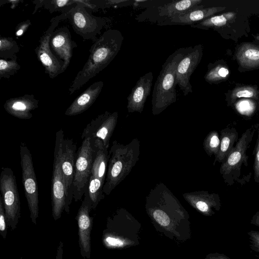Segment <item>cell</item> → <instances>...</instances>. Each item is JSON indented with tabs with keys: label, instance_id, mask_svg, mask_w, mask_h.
<instances>
[{
	"label": "cell",
	"instance_id": "obj_1",
	"mask_svg": "<svg viewBox=\"0 0 259 259\" xmlns=\"http://www.w3.org/2000/svg\"><path fill=\"white\" fill-rule=\"evenodd\" d=\"M124 37L116 29L104 31L90 50L89 58L68 89L70 95L80 89L91 79L105 69L120 51Z\"/></svg>",
	"mask_w": 259,
	"mask_h": 259
},
{
	"label": "cell",
	"instance_id": "obj_2",
	"mask_svg": "<svg viewBox=\"0 0 259 259\" xmlns=\"http://www.w3.org/2000/svg\"><path fill=\"white\" fill-rule=\"evenodd\" d=\"M108 162L103 192L109 195L131 172L139 160L140 142L137 138L123 144L114 140L109 151Z\"/></svg>",
	"mask_w": 259,
	"mask_h": 259
},
{
	"label": "cell",
	"instance_id": "obj_3",
	"mask_svg": "<svg viewBox=\"0 0 259 259\" xmlns=\"http://www.w3.org/2000/svg\"><path fill=\"white\" fill-rule=\"evenodd\" d=\"M185 48L176 50L162 66L152 93V113L157 115L177 100L176 68L183 57Z\"/></svg>",
	"mask_w": 259,
	"mask_h": 259
},
{
	"label": "cell",
	"instance_id": "obj_4",
	"mask_svg": "<svg viewBox=\"0 0 259 259\" xmlns=\"http://www.w3.org/2000/svg\"><path fill=\"white\" fill-rule=\"evenodd\" d=\"M258 127L259 124L256 123L247 128L239 138L225 160L222 163L220 172L227 185L232 186L235 183L243 185L246 183L241 178V169L243 165L245 166L248 165L247 150Z\"/></svg>",
	"mask_w": 259,
	"mask_h": 259
},
{
	"label": "cell",
	"instance_id": "obj_5",
	"mask_svg": "<svg viewBox=\"0 0 259 259\" xmlns=\"http://www.w3.org/2000/svg\"><path fill=\"white\" fill-rule=\"evenodd\" d=\"M92 9L82 1H77L76 4L65 13H62L64 19H68L74 31L84 41L92 40L95 42L101 35L103 29L109 22L107 18L96 16Z\"/></svg>",
	"mask_w": 259,
	"mask_h": 259
},
{
	"label": "cell",
	"instance_id": "obj_6",
	"mask_svg": "<svg viewBox=\"0 0 259 259\" xmlns=\"http://www.w3.org/2000/svg\"><path fill=\"white\" fill-rule=\"evenodd\" d=\"M203 0L155 1V4L142 1L146 9L138 15V22H147L159 24L176 16L204 5Z\"/></svg>",
	"mask_w": 259,
	"mask_h": 259
},
{
	"label": "cell",
	"instance_id": "obj_7",
	"mask_svg": "<svg viewBox=\"0 0 259 259\" xmlns=\"http://www.w3.org/2000/svg\"><path fill=\"white\" fill-rule=\"evenodd\" d=\"M118 117L117 111H106L92 119L84 128L81 139H89L94 154L99 149H108Z\"/></svg>",
	"mask_w": 259,
	"mask_h": 259
},
{
	"label": "cell",
	"instance_id": "obj_8",
	"mask_svg": "<svg viewBox=\"0 0 259 259\" xmlns=\"http://www.w3.org/2000/svg\"><path fill=\"white\" fill-rule=\"evenodd\" d=\"M0 191L8 226L14 230L21 216V207L16 177L10 167L2 168Z\"/></svg>",
	"mask_w": 259,
	"mask_h": 259
},
{
	"label": "cell",
	"instance_id": "obj_9",
	"mask_svg": "<svg viewBox=\"0 0 259 259\" xmlns=\"http://www.w3.org/2000/svg\"><path fill=\"white\" fill-rule=\"evenodd\" d=\"M64 134L62 130L56 133L51 185L52 216L59 219L66 207V188L61 168L62 145Z\"/></svg>",
	"mask_w": 259,
	"mask_h": 259
},
{
	"label": "cell",
	"instance_id": "obj_10",
	"mask_svg": "<svg viewBox=\"0 0 259 259\" xmlns=\"http://www.w3.org/2000/svg\"><path fill=\"white\" fill-rule=\"evenodd\" d=\"M22 181L30 211L31 222L36 225L38 217V194L37 179L33 167L32 155L24 143L20 145Z\"/></svg>",
	"mask_w": 259,
	"mask_h": 259
},
{
	"label": "cell",
	"instance_id": "obj_11",
	"mask_svg": "<svg viewBox=\"0 0 259 259\" xmlns=\"http://www.w3.org/2000/svg\"><path fill=\"white\" fill-rule=\"evenodd\" d=\"M94 153L88 138L82 140L76 154L73 182V197L75 202L81 200L92 175Z\"/></svg>",
	"mask_w": 259,
	"mask_h": 259
},
{
	"label": "cell",
	"instance_id": "obj_12",
	"mask_svg": "<svg viewBox=\"0 0 259 259\" xmlns=\"http://www.w3.org/2000/svg\"><path fill=\"white\" fill-rule=\"evenodd\" d=\"M61 20H64L62 13L51 20L50 25L41 36L39 44L35 49L37 59L44 66L45 72L52 79L64 72L63 62L54 55L50 45L51 35Z\"/></svg>",
	"mask_w": 259,
	"mask_h": 259
},
{
	"label": "cell",
	"instance_id": "obj_13",
	"mask_svg": "<svg viewBox=\"0 0 259 259\" xmlns=\"http://www.w3.org/2000/svg\"><path fill=\"white\" fill-rule=\"evenodd\" d=\"M203 54V47L199 44L185 48L184 54L176 68L177 84L184 96L193 93L190 78L200 63Z\"/></svg>",
	"mask_w": 259,
	"mask_h": 259
},
{
	"label": "cell",
	"instance_id": "obj_14",
	"mask_svg": "<svg viewBox=\"0 0 259 259\" xmlns=\"http://www.w3.org/2000/svg\"><path fill=\"white\" fill-rule=\"evenodd\" d=\"M84 195V199L78 210L75 220L78 225V243L80 254L84 259H90L91 232L93 227V218L90 217V213L93 207L88 189Z\"/></svg>",
	"mask_w": 259,
	"mask_h": 259
},
{
	"label": "cell",
	"instance_id": "obj_15",
	"mask_svg": "<svg viewBox=\"0 0 259 259\" xmlns=\"http://www.w3.org/2000/svg\"><path fill=\"white\" fill-rule=\"evenodd\" d=\"M76 154V144L72 139L64 138L62 145L61 168L66 188V200L64 211L68 214L70 212V205L73 199V182Z\"/></svg>",
	"mask_w": 259,
	"mask_h": 259
},
{
	"label": "cell",
	"instance_id": "obj_16",
	"mask_svg": "<svg viewBox=\"0 0 259 259\" xmlns=\"http://www.w3.org/2000/svg\"><path fill=\"white\" fill-rule=\"evenodd\" d=\"M50 45L54 55L63 62L64 72L70 64L73 50L77 47L76 43L71 39L68 28L62 27L55 29L51 35Z\"/></svg>",
	"mask_w": 259,
	"mask_h": 259
},
{
	"label": "cell",
	"instance_id": "obj_17",
	"mask_svg": "<svg viewBox=\"0 0 259 259\" xmlns=\"http://www.w3.org/2000/svg\"><path fill=\"white\" fill-rule=\"evenodd\" d=\"M153 73L149 72L141 76L127 97L126 108L128 113H141L150 95L153 82Z\"/></svg>",
	"mask_w": 259,
	"mask_h": 259
},
{
	"label": "cell",
	"instance_id": "obj_18",
	"mask_svg": "<svg viewBox=\"0 0 259 259\" xmlns=\"http://www.w3.org/2000/svg\"><path fill=\"white\" fill-rule=\"evenodd\" d=\"M183 197L197 210L207 215L213 214L221 207V201L218 193L206 191H197L183 194Z\"/></svg>",
	"mask_w": 259,
	"mask_h": 259
},
{
	"label": "cell",
	"instance_id": "obj_19",
	"mask_svg": "<svg viewBox=\"0 0 259 259\" xmlns=\"http://www.w3.org/2000/svg\"><path fill=\"white\" fill-rule=\"evenodd\" d=\"M38 107V100L32 94L10 98L4 105L7 113L21 119H31L33 116L31 111Z\"/></svg>",
	"mask_w": 259,
	"mask_h": 259
},
{
	"label": "cell",
	"instance_id": "obj_20",
	"mask_svg": "<svg viewBox=\"0 0 259 259\" xmlns=\"http://www.w3.org/2000/svg\"><path fill=\"white\" fill-rule=\"evenodd\" d=\"M225 9V7H205L203 5L200 7L176 16L158 25H190L191 26L210 17Z\"/></svg>",
	"mask_w": 259,
	"mask_h": 259
},
{
	"label": "cell",
	"instance_id": "obj_21",
	"mask_svg": "<svg viewBox=\"0 0 259 259\" xmlns=\"http://www.w3.org/2000/svg\"><path fill=\"white\" fill-rule=\"evenodd\" d=\"M104 85V82L100 80L90 85L81 94L78 96L65 112L67 116L81 114L88 109L95 102Z\"/></svg>",
	"mask_w": 259,
	"mask_h": 259
},
{
	"label": "cell",
	"instance_id": "obj_22",
	"mask_svg": "<svg viewBox=\"0 0 259 259\" xmlns=\"http://www.w3.org/2000/svg\"><path fill=\"white\" fill-rule=\"evenodd\" d=\"M220 146L219 152L214 157L213 164L217 162L223 163L231 153L238 140L236 128L227 126L220 131Z\"/></svg>",
	"mask_w": 259,
	"mask_h": 259
},
{
	"label": "cell",
	"instance_id": "obj_23",
	"mask_svg": "<svg viewBox=\"0 0 259 259\" xmlns=\"http://www.w3.org/2000/svg\"><path fill=\"white\" fill-rule=\"evenodd\" d=\"M236 58L243 68H252L259 66V47L244 43L238 49Z\"/></svg>",
	"mask_w": 259,
	"mask_h": 259
},
{
	"label": "cell",
	"instance_id": "obj_24",
	"mask_svg": "<svg viewBox=\"0 0 259 259\" xmlns=\"http://www.w3.org/2000/svg\"><path fill=\"white\" fill-rule=\"evenodd\" d=\"M110 155L108 149H99L94 154L92 176L105 181Z\"/></svg>",
	"mask_w": 259,
	"mask_h": 259
},
{
	"label": "cell",
	"instance_id": "obj_25",
	"mask_svg": "<svg viewBox=\"0 0 259 259\" xmlns=\"http://www.w3.org/2000/svg\"><path fill=\"white\" fill-rule=\"evenodd\" d=\"M236 13L232 12L224 13L219 15L212 16L204 20L194 24L190 26L194 28L206 29L210 27H219L224 26L229 21L233 19Z\"/></svg>",
	"mask_w": 259,
	"mask_h": 259
},
{
	"label": "cell",
	"instance_id": "obj_26",
	"mask_svg": "<svg viewBox=\"0 0 259 259\" xmlns=\"http://www.w3.org/2000/svg\"><path fill=\"white\" fill-rule=\"evenodd\" d=\"M105 182L100 179L91 176L88 183V192L92 202L93 209H95L100 201L105 195L103 192V186Z\"/></svg>",
	"mask_w": 259,
	"mask_h": 259
},
{
	"label": "cell",
	"instance_id": "obj_27",
	"mask_svg": "<svg viewBox=\"0 0 259 259\" xmlns=\"http://www.w3.org/2000/svg\"><path fill=\"white\" fill-rule=\"evenodd\" d=\"M20 51L17 42L12 37L1 36L0 57L10 59L16 55Z\"/></svg>",
	"mask_w": 259,
	"mask_h": 259
},
{
	"label": "cell",
	"instance_id": "obj_28",
	"mask_svg": "<svg viewBox=\"0 0 259 259\" xmlns=\"http://www.w3.org/2000/svg\"><path fill=\"white\" fill-rule=\"evenodd\" d=\"M203 149L210 157L218 154L220 146V136L217 131H210L205 137L203 143Z\"/></svg>",
	"mask_w": 259,
	"mask_h": 259
},
{
	"label": "cell",
	"instance_id": "obj_29",
	"mask_svg": "<svg viewBox=\"0 0 259 259\" xmlns=\"http://www.w3.org/2000/svg\"><path fill=\"white\" fill-rule=\"evenodd\" d=\"M77 1L75 0L42 1L43 7L51 13L55 12L65 13L75 5Z\"/></svg>",
	"mask_w": 259,
	"mask_h": 259
},
{
	"label": "cell",
	"instance_id": "obj_30",
	"mask_svg": "<svg viewBox=\"0 0 259 259\" xmlns=\"http://www.w3.org/2000/svg\"><path fill=\"white\" fill-rule=\"evenodd\" d=\"M21 66L17 62V57L15 56L10 59H0V78H9L16 74Z\"/></svg>",
	"mask_w": 259,
	"mask_h": 259
},
{
	"label": "cell",
	"instance_id": "obj_31",
	"mask_svg": "<svg viewBox=\"0 0 259 259\" xmlns=\"http://www.w3.org/2000/svg\"><path fill=\"white\" fill-rule=\"evenodd\" d=\"M259 93L257 89L252 86L243 85L235 88L231 93L230 104H233L238 98H245L258 100Z\"/></svg>",
	"mask_w": 259,
	"mask_h": 259
},
{
	"label": "cell",
	"instance_id": "obj_32",
	"mask_svg": "<svg viewBox=\"0 0 259 259\" xmlns=\"http://www.w3.org/2000/svg\"><path fill=\"white\" fill-rule=\"evenodd\" d=\"M229 74L228 69L221 64L209 67L204 76L205 80L209 83H214L227 78Z\"/></svg>",
	"mask_w": 259,
	"mask_h": 259
},
{
	"label": "cell",
	"instance_id": "obj_33",
	"mask_svg": "<svg viewBox=\"0 0 259 259\" xmlns=\"http://www.w3.org/2000/svg\"><path fill=\"white\" fill-rule=\"evenodd\" d=\"M247 235L250 251L259 259V231L251 230L247 232Z\"/></svg>",
	"mask_w": 259,
	"mask_h": 259
},
{
	"label": "cell",
	"instance_id": "obj_34",
	"mask_svg": "<svg viewBox=\"0 0 259 259\" xmlns=\"http://www.w3.org/2000/svg\"><path fill=\"white\" fill-rule=\"evenodd\" d=\"M257 138L256 145L253 152L254 154V181L259 184V127L257 130Z\"/></svg>",
	"mask_w": 259,
	"mask_h": 259
},
{
	"label": "cell",
	"instance_id": "obj_35",
	"mask_svg": "<svg viewBox=\"0 0 259 259\" xmlns=\"http://www.w3.org/2000/svg\"><path fill=\"white\" fill-rule=\"evenodd\" d=\"M8 227L5 211L4 207L2 196L0 197V234L3 239H5L7 234V228Z\"/></svg>",
	"mask_w": 259,
	"mask_h": 259
},
{
	"label": "cell",
	"instance_id": "obj_36",
	"mask_svg": "<svg viewBox=\"0 0 259 259\" xmlns=\"http://www.w3.org/2000/svg\"><path fill=\"white\" fill-rule=\"evenodd\" d=\"M104 244L109 248L119 247L124 245V242L118 238L111 237H103Z\"/></svg>",
	"mask_w": 259,
	"mask_h": 259
},
{
	"label": "cell",
	"instance_id": "obj_37",
	"mask_svg": "<svg viewBox=\"0 0 259 259\" xmlns=\"http://www.w3.org/2000/svg\"><path fill=\"white\" fill-rule=\"evenodd\" d=\"M31 25L30 20H26L19 23L16 27L15 35L17 37L21 36Z\"/></svg>",
	"mask_w": 259,
	"mask_h": 259
},
{
	"label": "cell",
	"instance_id": "obj_38",
	"mask_svg": "<svg viewBox=\"0 0 259 259\" xmlns=\"http://www.w3.org/2000/svg\"><path fill=\"white\" fill-rule=\"evenodd\" d=\"M63 243L60 241L57 249L56 259H63Z\"/></svg>",
	"mask_w": 259,
	"mask_h": 259
},
{
	"label": "cell",
	"instance_id": "obj_39",
	"mask_svg": "<svg viewBox=\"0 0 259 259\" xmlns=\"http://www.w3.org/2000/svg\"><path fill=\"white\" fill-rule=\"evenodd\" d=\"M207 259H231L227 255L223 253H215L210 254Z\"/></svg>",
	"mask_w": 259,
	"mask_h": 259
},
{
	"label": "cell",
	"instance_id": "obj_40",
	"mask_svg": "<svg viewBox=\"0 0 259 259\" xmlns=\"http://www.w3.org/2000/svg\"><path fill=\"white\" fill-rule=\"evenodd\" d=\"M250 224L259 228V211H257L252 217Z\"/></svg>",
	"mask_w": 259,
	"mask_h": 259
},
{
	"label": "cell",
	"instance_id": "obj_41",
	"mask_svg": "<svg viewBox=\"0 0 259 259\" xmlns=\"http://www.w3.org/2000/svg\"><path fill=\"white\" fill-rule=\"evenodd\" d=\"M20 259H23V258L22 257H21Z\"/></svg>",
	"mask_w": 259,
	"mask_h": 259
}]
</instances>
